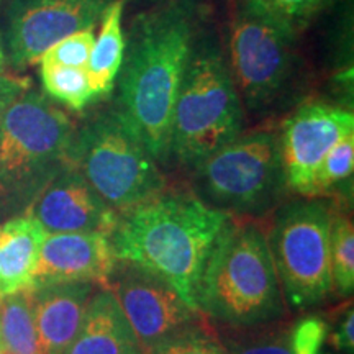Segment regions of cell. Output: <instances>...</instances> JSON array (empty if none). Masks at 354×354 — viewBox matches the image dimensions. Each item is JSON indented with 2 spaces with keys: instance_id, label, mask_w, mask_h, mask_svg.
I'll return each instance as SVG.
<instances>
[{
  "instance_id": "30bf717a",
  "label": "cell",
  "mask_w": 354,
  "mask_h": 354,
  "mask_svg": "<svg viewBox=\"0 0 354 354\" xmlns=\"http://www.w3.org/2000/svg\"><path fill=\"white\" fill-rule=\"evenodd\" d=\"M107 289L117 299L145 354L202 323V313L167 282L133 264L117 261Z\"/></svg>"
},
{
  "instance_id": "7a4b0ae2",
  "label": "cell",
  "mask_w": 354,
  "mask_h": 354,
  "mask_svg": "<svg viewBox=\"0 0 354 354\" xmlns=\"http://www.w3.org/2000/svg\"><path fill=\"white\" fill-rule=\"evenodd\" d=\"M230 218L194 194L162 192L118 216L110 241L117 261L162 279L197 308L198 282Z\"/></svg>"
},
{
  "instance_id": "83f0119b",
  "label": "cell",
  "mask_w": 354,
  "mask_h": 354,
  "mask_svg": "<svg viewBox=\"0 0 354 354\" xmlns=\"http://www.w3.org/2000/svg\"><path fill=\"white\" fill-rule=\"evenodd\" d=\"M30 87H32V82L26 77L0 71V128H2L8 107Z\"/></svg>"
},
{
  "instance_id": "44dd1931",
  "label": "cell",
  "mask_w": 354,
  "mask_h": 354,
  "mask_svg": "<svg viewBox=\"0 0 354 354\" xmlns=\"http://www.w3.org/2000/svg\"><path fill=\"white\" fill-rule=\"evenodd\" d=\"M330 268L331 282L343 297H351L354 290V228L346 215L333 212L330 227Z\"/></svg>"
},
{
  "instance_id": "277c9868",
  "label": "cell",
  "mask_w": 354,
  "mask_h": 354,
  "mask_svg": "<svg viewBox=\"0 0 354 354\" xmlns=\"http://www.w3.org/2000/svg\"><path fill=\"white\" fill-rule=\"evenodd\" d=\"M76 123L35 88L8 107L0 128V203L28 212L61 172L73 166Z\"/></svg>"
},
{
  "instance_id": "f1b7e54d",
  "label": "cell",
  "mask_w": 354,
  "mask_h": 354,
  "mask_svg": "<svg viewBox=\"0 0 354 354\" xmlns=\"http://www.w3.org/2000/svg\"><path fill=\"white\" fill-rule=\"evenodd\" d=\"M330 342L333 343V346L339 351L353 353L354 348V313L353 308H349V312L344 313L342 323L338 325V328L335 330L333 336L330 338Z\"/></svg>"
},
{
  "instance_id": "603a6c76",
  "label": "cell",
  "mask_w": 354,
  "mask_h": 354,
  "mask_svg": "<svg viewBox=\"0 0 354 354\" xmlns=\"http://www.w3.org/2000/svg\"><path fill=\"white\" fill-rule=\"evenodd\" d=\"M95 41L94 28L81 30L53 44L39 57L38 63L68 66V68H87L88 57Z\"/></svg>"
},
{
  "instance_id": "d4e9b609",
  "label": "cell",
  "mask_w": 354,
  "mask_h": 354,
  "mask_svg": "<svg viewBox=\"0 0 354 354\" xmlns=\"http://www.w3.org/2000/svg\"><path fill=\"white\" fill-rule=\"evenodd\" d=\"M149 354H227L223 343L203 328V322L167 339Z\"/></svg>"
},
{
  "instance_id": "7c38bea8",
  "label": "cell",
  "mask_w": 354,
  "mask_h": 354,
  "mask_svg": "<svg viewBox=\"0 0 354 354\" xmlns=\"http://www.w3.org/2000/svg\"><path fill=\"white\" fill-rule=\"evenodd\" d=\"M349 133H354L351 110L326 102L300 105L279 135L287 189L302 197H313L318 167L330 149Z\"/></svg>"
},
{
  "instance_id": "ba28073f",
  "label": "cell",
  "mask_w": 354,
  "mask_h": 354,
  "mask_svg": "<svg viewBox=\"0 0 354 354\" xmlns=\"http://www.w3.org/2000/svg\"><path fill=\"white\" fill-rule=\"evenodd\" d=\"M295 37L294 28L258 3L234 0L225 59L250 112H266L286 94L295 69Z\"/></svg>"
},
{
  "instance_id": "3957f363",
  "label": "cell",
  "mask_w": 354,
  "mask_h": 354,
  "mask_svg": "<svg viewBox=\"0 0 354 354\" xmlns=\"http://www.w3.org/2000/svg\"><path fill=\"white\" fill-rule=\"evenodd\" d=\"M197 308L232 328L272 325L286 317V299L264 230L253 220H228L201 277Z\"/></svg>"
},
{
  "instance_id": "52a82bcc",
  "label": "cell",
  "mask_w": 354,
  "mask_h": 354,
  "mask_svg": "<svg viewBox=\"0 0 354 354\" xmlns=\"http://www.w3.org/2000/svg\"><path fill=\"white\" fill-rule=\"evenodd\" d=\"M192 171L196 196L233 218L264 216L287 189L281 143L272 130L240 133Z\"/></svg>"
},
{
  "instance_id": "5b68a950",
  "label": "cell",
  "mask_w": 354,
  "mask_h": 354,
  "mask_svg": "<svg viewBox=\"0 0 354 354\" xmlns=\"http://www.w3.org/2000/svg\"><path fill=\"white\" fill-rule=\"evenodd\" d=\"M245 107L214 38L197 35L171 122L169 158L194 169L243 133Z\"/></svg>"
},
{
  "instance_id": "9a60e30c",
  "label": "cell",
  "mask_w": 354,
  "mask_h": 354,
  "mask_svg": "<svg viewBox=\"0 0 354 354\" xmlns=\"http://www.w3.org/2000/svg\"><path fill=\"white\" fill-rule=\"evenodd\" d=\"M95 286L91 282L38 286L32 289L38 354H66L81 328Z\"/></svg>"
},
{
  "instance_id": "f546056e",
  "label": "cell",
  "mask_w": 354,
  "mask_h": 354,
  "mask_svg": "<svg viewBox=\"0 0 354 354\" xmlns=\"http://www.w3.org/2000/svg\"><path fill=\"white\" fill-rule=\"evenodd\" d=\"M7 63V56H6V48H3V39H2V33H0V71H3Z\"/></svg>"
},
{
  "instance_id": "6da1fadb",
  "label": "cell",
  "mask_w": 354,
  "mask_h": 354,
  "mask_svg": "<svg viewBox=\"0 0 354 354\" xmlns=\"http://www.w3.org/2000/svg\"><path fill=\"white\" fill-rule=\"evenodd\" d=\"M196 37L192 7L174 2L141 15L127 41L117 109L159 165L169 161L172 110Z\"/></svg>"
},
{
  "instance_id": "d6986e66",
  "label": "cell",
  "mask_w": 354,
  "mask_h": 354,
  "mask_svg": "<svg viewBox=\"0 0 354 354\" xmlns=\"http://www.w3.org/2000/svg\"><path fill=\"white\" fill-rule=\"evenodd\" d=\"M0 354H38L32 290L0 300Z\"/></svg>"
},
{
  "instance_id": "8992f818",
  "label": "cell",
  "mask_w": 354,
  "mask_h": 354,
  "mask_svg": "<svg viewBox=\"0 0 354 354\" xmlns=\"http://www.w3.org/2000/svg\"><path fill=\"white\" fill-rule=\"evenodd\" d=\"M73 167L118 215L166 189L159 162L117 107L99 110L76 128Z\"/></svg>"
},
{
  "instance_id": "5bb4252c",
  "label": "cell",
  "mask_w": 354,
  "mask_h": 354,
  "mask_svg": "<svg viewBox=\"0 0 354 354\" xmlns=\"http://www.w3.org/2000/svg\"><path fill=\"white\" fill-rule=\"evenodd\" d=\"M117 266L109 234L48 233L39 253L35 287L91 282L107 289Z\"/></svg>"
},
{
  "instance_id": "4316f807",
  "label": "cell",
  "mask_w": 354,
  "mask_h": 354,
  "mask_svg": "<svg viewBox=\"0 0 354 354\" xmlns=\"http://www.w3.org/2000/svg\"><path fill=\"white\" fill-rule=\"evenodd\" d=\"M328 336V325L318 317H307L290 328V344L294 354H322Z\"/></svg>"
},
{
  "instance_id": "ffe728a7",
  "label": "cell",
  "mask_w": 354,
  "mask_h": 354,
  "mask_svg": "<svg viewBox=\"0 0 354 354\" xmlns=\"http://www.w3.org/2000/svg\"><path fill=\"white\" fill-rule=\"evenodd\" d=\"M39 77L50 99L59 102L73 112H82L91 102L97 100L87 69L38 63Z\"/></svg>"
},
{
  "instance_id": "cb8c5ba5",
  "label": "cell",
  "mask_w": 354,
  "mask_h": 354,
  "mask_svg": "<svg viewBox=\"0 0 354 354\" xmlns=\"http://www.w3.org/2000/svg\"><path fill=\"white\" fill-rule=\"evenodd\" d=\"M223 346L227 354H294L290 344V330L286 326L238 336Z\"/></svg>"
},
{
  "instance_id": "4fadbf2b",
  "label": "cell",
  "mask_w": 354,
  "mask_h": 354,
  "mask_svg": "<svg viewBox=\"0 0 354 354\" xmlns=\"http://www.w3.org/2000/svg\"><path fill=\"white\" fill-rule=\"evenodd\" d=\"M28 212L46 233H104L109 236L120 216L73 166L43 190Z\"/></svg>"
},
{
  "instance_id": "ac0fdd59",
  "label": "cell",
  "mask_w": 354,
  "mask_h": 354,
  "mask_svg": "<svg viewBox=\"0 0 354 354\" xmlns=\"http://www.w3.org/2000/svg\"><path fill=\"white\" fill-rule=\"evenodd\" d=\"M125 0H112L100 19V30L95 35L94 48L87 63L95 99H104L115 88L120 74L127 39L123 33Z\"/></svg>"
},
{
  "instance_id": "484cf974",
  "label": "cell",
  "mask_w": 354,
  "mask_h": 354,
  "mask_svg": "<svg viewBox=\"0 0 354 354\" xmlns=\"http://www.w3.org/2000/svg\"><path fill=\"white\" fill-rule=\"evenodd\" d=\"M251 2L258 3L266 12L299 32L300 26L307 24L325 6L326 0H251Z\"/></svg>"
},
{
  "instance_id": "8fae6325",
  "label": "cell",
  "mask_w": 354,
  "mask_h": 354,
  "mask_svg": "<svg viewBox=\"0 0 354 354\" xmlns=\"http://www.w3.org/2000/svg\"><path fill=\"white\" fill-rule=\"evenodd\" d=\"M112 0H10L3 48L15 69L38 64L48 48L81 30L95 28Z\"/></svg>"
},
{
  "instance_id": "e0dca14e",
  "label": "cell",
  "mask_w": 354,
  "mask_h": 354,
  "mask_svg": "<svg viewBox=\"0 0 354 354\" xmlns=\"http://www.w3.org/2000/svg\"><path fill=\"white\" fill-rule=\"evenodd\" d=\"M66 354H145L109 289L94 292L79 333Z\"/></svg>"
},
{
  "instance_id": "9c48e42d",
  "label": "cell",
  "mask_w": 354,
  "mask_h": 354,
  "mask_svg": "<svg viewBox=\"0 0 354 354\" xmlns=\"http://www.w3.org/2000/svg\"><path fill=\"white\" fill-rule=\"evenodd\" d=\"M333 205L318 197L279 207L268 245L286 304L294 310L317 307L333 292L330 227Z\"/></svg>"
},
{
  "instance_id": "7402d4cb",
  "label": "cell",
  "mask_w": 354,
  "mask_h": 354,
  "mask_svg": "<svg viewBox=\"0 0 354 354\" xmlns=\"http://www.w3.org/2000/svg\"><path fill=\"white\" fill-rule=\"evenodd\" d=\"M354 171V133L343 136L326 154L313 183V197H322L351 183Z\"/></svg>"
},
{
  "instance_id": "2e32d148",
  "label": "cell",
  "mask_w": 354,
  "mask_h": 354,
  "mask_svg": "<svg viewBox=\"0 0 354 354\" xmlns=\"http://www.w3.org/2000/svg\"><path fill=\"white\" fill-rule=\"evenodd\" d=\"M46 230L30 214L12 216L0 230V300L35 289Z\"/></svg>"
}]
</instances>
